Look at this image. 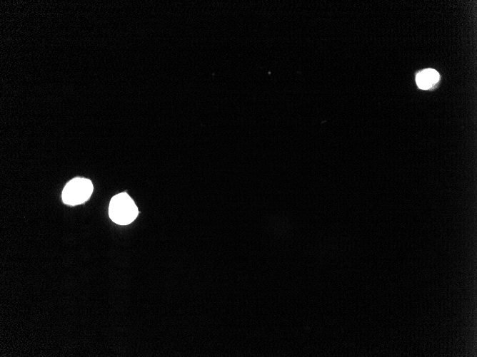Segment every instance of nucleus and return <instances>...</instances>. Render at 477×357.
Returning <instances> with one entry per match:
<instances>
[{
    "label": "nucleus",
    "mask_w": 477,
    "mask_h": 357,
    "mask_svg": "<svg viewBox=\"0 0 477 357\" xmlns=\"http://www.w3.org/2000/svg\"><path fill=\"white\" fill-rule=\"evenodd\" d=\"M93 185L90 180L76 177L71 180L64 187L61 198L69 205H77L86 202L93 192Z\"/></svg>",
    "instance_id": "nucleus-2"
},
{
    "label": "nucleus",
    "mask_w": 477,
    "mask_h": 357,
    "mask_svg": "<svg viewBox=\"0 0 477 357\" xmlns=\"http://www.w3.org/2000/svg\"><path fill=\"white\" fill-rule=\"evenodd\" d=\"M139 214L138 208L126 192L114 196L109 203V215L111 219L120 225L131 223Z\"/></svg>",
    "instance_id": "nucleus-1"
},
{
    "label": "nucleus",
    "mask_w": 477,
    "mask_h": 357,
    "mask_svg": "<svg viewBox=\"0 0 477 357\" xmlns=\"http://www.w3.org/2000/svg\"><path fill=\"white\" fill-rule=\"evenodd\" d=\"M439 79L438 72L433 69H426L419 72L416 77L418 86L421 89H428Z\"/></svg>",
    "instance_id": "nucleus-3"
}]
</instances>
